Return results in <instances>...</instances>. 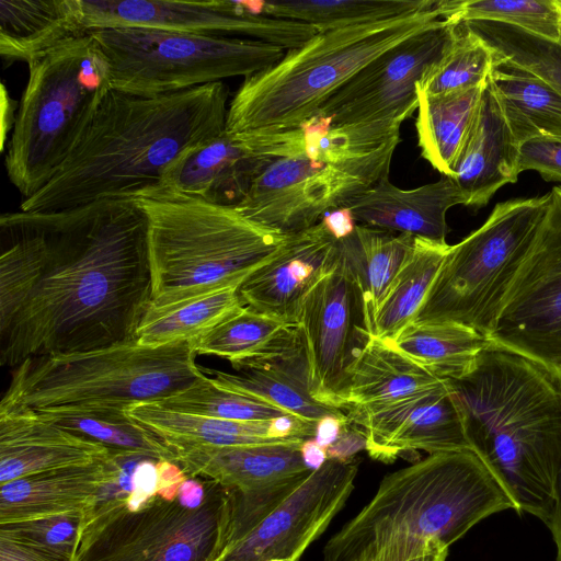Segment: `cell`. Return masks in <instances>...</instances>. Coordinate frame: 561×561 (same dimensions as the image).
Returning a JSON list of instances; mask_svg holds the SVG:
<instances>
[{"label":"cell","mask_w":561,"mask_h":561,"mask_svg":"<svg viewBox=\"0 0 561 561\" xmlns=\"http://www.w3.org/2000/svg\"><path fill=\"white\" fill-rule=\"evenodd\" d=\"M0 247L2 366L136 341L152 297L137 202L4 213Z\"/></svg>","instance_id":"cell-1"},{"label":"cell","mask_w":561,"mask_h":561,"mask_svg":"<svg viewBox=\"0 0 561 561\" xmlns=\"http://www.w3.org/2000/svg\"><path fill=\"white\" fill-rule=\"evenodd\" d=\"M228 98L222 81L159 96L111 89L59 171L20 210L56 211L158 192L184 152L225 131Z\"/></svg>","instance_id":"cell-2"},{"label":"cell","mask_w":561,"mask_h":561,"mask_svg":"<svg viewBox=\"0 0 561 561\" xmlns=\"http://www.w3.org/2000/svg\"><path fill=\"white\" fill-rule=\"evenodd\" d=\"M471 450L516 506L548 523L561 461V385L531 360L495 347L449 380Z\"/></svg>","instance_id":"cell-3"},{"label":"cell","mask_w":561,"mask_h":561,"mask_svg":"<svg viewBox=\"0 0 561 561\" xmlns=\"http://www.w3.org/2000/svg\"><path fill=\"white\" fill-rule=\"evenodd\" d=\"M516 506L472 450L428 455L386 476L327 543L324 561H409L449 548L488 516Z\"/></svg>","instance_id":"cell-4"},{"label":"cell","mask_w":561,"mask_h":561,"mask_svg":"<svg viewBox=\"0 0 561 561\" xmlns=\"http://www.w3.org/2000/svg\"><path fill=\"white\" fill-rule=\"evenodd\" d=\"M134 201L148 221L152 309L240 286L288 239L247 218L236 206L169 192Z\"/></svg>","instance_id":"cell-5"},{"label":"cell","mask_w":561,"mask_h":561,"mask_svg":"<svg viewBox=\"0 0 561 561\" xmlns=\"http://www.w3.org/2000/svg\"><path fill=\"white\" fill-rule=\"evenodd\" d=\"M439 0L393 19L319 32L270 68L244 78L229 102V134L298 128L366 65L440 19Z\"/></svg>","instance_id":"cell-6"},{"label":"cell","mask_w":561,"mask_h":561,"mask_svg":"<svg viewBox=\"0 0 561 561\" xmlns=\"http://www.w3.org/2000/svg\"><path fill=\"white\" fill-rule=\"evenodd\" d=\"M190 341L31 357L12 370L0 411H127L178 394L205 377Z\"/></svg>","instance_id":"cell-7"},{"label":"cell","mask_w":561,"mask_h":561,"mask_svg":"<svg viewBox=\"0 0 561 561\" xmlns=\"http://www.w3.org/2000/svg\"><path fill=\"white\" fill-rule=\"evenodd\" d=\"M27 65L28 80L4 159L8 178L23 199L56 175L111 90V65L88 32Z\"/></svg>","instance_id":"cell-8"},{"label":"cell","mask_w":561,"mask_h":561,"mask_svg":"<svg viewBox=\"0 0 561 561\" xmlns=\"http://www.w3.org/2000/svg\"><path fill=\"white\" fill-rule=\"evenodd\" d=\"M548 203L549 193L496 204L479 229L450 245L412 323H457L489 340Z\"/></svg>","instance_id":"cell-9"},{"label":"cell","mask_w":561,"mask_h":561,"mask_svg":"<svg viewBox=\"0 0 561 561\" xmlns=\"http://www.w3.org/2000/svg\"><path fill=\"white\" fill-rule=\"evenodd\" d=\"M111 65V89L138 96L181 92L232 77L248 78L286 49L251 38L149 27L89 31Z\"/></svg>","instance_id":"cell-10"},{"label":"cell","mask_w":561,"mask_h":561,"mask_svg":"<svg viewBox=\"0 0 561 561\" xmlns=\"http://www.w3.org/2000/svg\"><path fill=\"white\" fill-rule=\"evenodd\" d=\"M197 508L156 495L131 512L125 499L98 503L77 561H216L227 547L231 492L206 480Z\"/></svg>","instance_id":"cell-11"},{"label":"cell","mask_w":561,"mask_h":561,"mask_svg":"<svg viewBox=\"0 0 561 561\" xmlns=\"http://www.w3.org/2000/svg\"><path fill=\"white\" fill-rule=\"evenodd\" d=\"M454 27L439 19L366 65L316 113L347 142L366 154L400 134L401 124L419 105L416 83L442 54ZM314 114V115H316Z\"/></svg>","instance_id":"cell-12"},{"label":"cell","mask_w":561,"mask_h":561,"mask_svg":"<svg viewBox=\"0 0 561 561\" xmlns=\"http://www.w3.org/2000/svg\"><path fill=\"white\" fill-rule=\"evenodd\" d=\"M399 142L400 134L369 153L341 162L274 159L253 179L236 208L283 234L307 230L388 176Z\"/></svg>","instance_id":"cell-13"},{"label":"cell","mask_w":561,"mask_h":561,"mask_svg":"<svg viewBox=\"0 0 561 561\" xmlns=\"http://www.w3.org/2000/svg\"><path fill=\"white\" fill-rule=\"evenodd\" d=\"M297 327L311 397L345 409L350 373L375 334L366 295L339 243L335 264L307 296Z\"/></svg>","instance_id":"cell-14"},{"label":"cell","mask_w":561,"mask_h":561,"mask_svg":"<svg viewBox=\"0 0 561 561\" xmlns=\"http://www.w3.org/2000/svg\"><path fill=\"white\" fill-rule=\"evenodd\" d=\"M561 380V186L549 203L489 337Z\"/></svg>","instance_id":"cell-15"},{"label":"cell","mask_w":561,"mask_h":561,"mask_svg":"<svg viewBox=\"0 0 561 561\" xmlns=\"http://www.w3.org/2000/svg\"><path fill=\"white\" fill-rule=\"evenodd\" d=\"M82 28L149 27L198 34L244 35L291 49L319 31L308 24L251 13L244 1L80 0Z\"/></svg>","instance_id":"cell-16"},{"label":"cell","mask_w":561,"mask_h":561,"mask_svg":"<svg viewBox=\"0 0 561 561\" xmlns=\"http://www.w3.org/2000/svg\"><path fill=\"white\" fill-rule=\"evenodd\" d=\"M358 462L328 459L216 561H298L354 489Z\"/></svg>","instance_id":"cell-17"},{"label":"cell","mask_w":561,"mask_h":561,"mask_svg":"<svg viewBox=\"0 0 561 561\" xmlns=\"http://www.w3.org/2000/svg\"><path fill=\"white\" fill-rule=\"evenodd\" d=\"M346 415L364 433L368 455L386 463L419 450L428 455L471 450L449 380L393 404Z\"/></svg>","instance_id":"cell-18"},{"label":"cell","mask_w":561,"mask_h":561,"mask_svg":"<svg viewBox=\"0 0 561 561\" xmlns=\"http://www.w3.org/2000/svg\"><path fill=\"white\" fill-rule=\"evenodd\" d=\"M337 240L320 221L289 234L282 249L239 286L243 305L297 327L309 293L333 268Z\"/></svg>","instance_id":"cell-19"},{"label":"cell","mask_w":561,"mask_h":561,"mask_svg":"<svg viewBox=\"0 0 561 561\" xmlns=\"http://www.w3.org/2000/svg\"><path fill=\"white\" fill-rule=\"evenodd\" d=\"M518 156L519 141L489 79L453 168L451 179L463 194L465 205L482 207L500 187L515 183L519 175Z\"/></svg>","instance_id":"cell-20"},{"label":"cell","mask_w":561,"mask_h":561,"mask_svg":"<svg viewBox=\"0 0 561 561\" xmlns=\"http://www.w3.org/2000/svg\"><path fill=\"white\" fill-rule=\"evenodd\" d=\"M304 439L241 446H195L173 450L190 478H204L238 492H255L310 474Z\"/></svg>","instance_id":"cell-21"},{"label":"cell","mask_w":561,"mask_h":561,"mask_svg":"<svg viewBox=\"0 0 561 561\" xmlns=\"http://www.w3.org/2000/svg\"><path fill=\"white\" fill-rule=\"evenodd\" d=\"M272 160L256 156L225 130L184 152L170 167L158 192L237 206Z\"/></svg>","instance_id":"cell-22"},{"label":"cell","mask_w":561,"mask_h":561,"mask_svg":"<svg viewBox=\"0 0 561 561\" xmlns=\"http://www.w3.org/2000/svg\"><path fill=\"white\" fill-rule=\"evenodd\" d=\"M105 446L64 430L32 411H0V484L106 459Z\"/></svg>","instance_id":"cell-23"},{"label":"cell","mask_w":561,"mask_h":561,"mask_svg":"<svg viewBox=\"0 0 561 561\" xmlns=\"http://www.w3.org/2000/svg\"><path fill=\"white\" fill-rule=\"evenodd\" d=\"M126 413L140 426L162 440L172 451L195 446H241L310 439L317 424L294 416L270 421H229L188 414L157 403L137 404Z\"/></svg>","instance_id":"cell-24"},{"label":"cell","mask_w":561,"mask_h":561,"mask_svg":"<svg viewBox=\"0 0 561 561\" xmlns=\"http://www.w3.org/2000/svg\"><path fill=\"white\" fill-rule=\"evenodd\" d=\"M118 473L115 453L101 461L25 476L0 484V525L94 508Z\"/></svg>","instance_id":"cell-25"},{"label":"cell","mask_w":561,"mask_h":561,"mask_svg":"<svg viewBox=\"0 0 561 561\" xmlns=\"http://www.w3.org/2000/svg\"><path fill=\"white\" fill-rule=\"evenodd\" d=\"M466 199L447 175L411 190L393 185L389 175L351 201L346 208L365 226L446 242L449 231L446 214Z\"/></svg>","instance_id":"cell-26"},{"label":"cell","mask_w":561,"mask_h":561,"mask_svg":"<svg viewBox=\"0 0 561 561\" xmlns=\"http://www.w3.org/2000/svg\"><path fill=\"white\" fill-rule=\"evenodd\" d=\"M222 388L271 403L290 415L317 424L324 416L348 420L340 409L317 402L309 392L308 362L301 341L253 360L240 374L201 368ZM350 421V420H348Z\"/></svg>","instance_id":"cell-27"},{"label":"cell","mask_w":561,"mask_h":561,"mask_svg":"<svg viewBox=\"0 0 561 561\" xmlns=\"http://www.w3.org/2000/svg\"><path fill=\"white\" fill-rule=\"evenodd\" d=\"M444 381L393 342L374 336L350 373L346 413L380 409L438 387Z\"/></svg>","instance_id":"cell-28"},{"label":"cell","mask_w":561,"mask_h":561,"mask_svg":"<svg viewBox=\"0 0 561 561\" xmlns=\"http://www.w3.org/2000/svg\"><path fill=\"white\" fill-rule=\"evenodd\" d=\"M80 0H1L0 55L32 59L60 42L84 34Z\"/></svg>","instance_id":"cell-29"},{"label":"cell","mask_w":561,"mask_h":561,"mask_svg":"<svg viewBox=\"0 0 561 561\" xmlns=\"http://www.w3.org/2000/svg\"><path fill=\"white\" fill-rule=\"evenodd\" d=\"M517 140L561 136V93L542 78L495 58L490 76Z\"/></svg>","instance_id":"cell-30"},{"label":"cell","mask_w":561,"mask_h":561,"mask_svg":"<svg viewBox=\"0 0 561 561\" xmlns=\"http://www.w3.org/2000/svg\"><path fill=\"white\" fill-rule=\"evenodd\" d=\"M484 85L442 95L417 93L415 128L421 154L443 175L453 176L454 164L472 126Z\"/></svg>","instance_id":"cell-31"},{"label":"cell","mask_w":561,"mask_h":561,"mask_svg":"<svg viewBox=\"0 0 561 561\" xmlns=\"http://www.w3.org/2000/svg\"><path fill=\"white\" fill-rule=\"evenodd\" d=\"M449 249L447 242L414 237L403 266L375 314V336L393 342L414 321Z\"/></svg>","instance_id":"cell-32"},{"label":"cell","mask_w":561,"mask_h":561,"mask_svg":"<svg viewBox=\"0 0 561 561\" xmlns=\"http://www.w3.org/2000/svg\"><path fill=\"white\" fill-rule=\"evenodd\" d=\"M396 346L437 378L459 380L493 347L476 330L457 323H411L393 341Z\"/></svg>","instance_id":"cell-33"},{"label":"cell","mask_w":561,"mask_h":561,"mask_svg":"<svg viewBox=\"0 0 561 561\" xmlns=\"http://www.w3.org/2000/svg\"><path fill=\"white\" fill-rule=\"evenodd\" d=\"M438 0L249 1L252 13L305 23L319 32L366 24L434 7Z\"/></svg>","instance_id":"cell-34"},{"label":"cell","mask_w":561,"mask_h":561,"mask_svg":"<svg viewBox=\"0 0 561 561\" xmlns=\"http://www.w3.org/2000/svg\"><path fill=\"white\" fill-rule=\"evenodd\" d=\"M413 240L408 233L394 234L356 225L352 234L337 241L360 282L374 318L403 266Z\"/></svg>","instance_id":"cell-35"},{"label":"cell","mask_w":561,"mask_h":561,"mask_svg":"<svg viewBox=\"0 0 561 561\" xmlns=\"http://www.w3.org/2000/svg\"><path fill=\"white\" fill-rule=\"evenodd\" d=\"M243 307L239 286H232L165 308H149L136 340L148 346L191 341Z\"/></svg>","instance_id":"cell-36"},{"label":"cell","mask_w":561,"mask_h":561,"mask_svg":"<svg viewBox=\"0 0 561 561\" xmlns=\"http://www.w3.org/2000/svg\"><path fill=\"white\" fill-rule=\"evenodd\" d=\"M494 64L493 50L479 35L465 23L454 24L442 54L425 68L416 91L442 95L484 85Z\"/></svg>","instance_id":"cell-37"},{"label":"cell","mask_w":561,"mask_h":561,"mask_svg":"<svg viewBox=\"0 0 561 561\" xmlns=\"http://www.w3.org/2000/svg\"><path fill=\"white\" fill-rule=\"evenodd\" d=\"M34 413L110 450L139 454L157 461L175 462L173 451L152 433L136 423L126 411Z\"/></svg>","instance_id":"cell-38"},{"label":"cell","mask_w":561,"mask_h":561,"mask_svg":"<svg viewBox=\"0 0 561 561\" xmlns=\"http://www.w3.org/2000/svg\"><path fill=\"white\" fill-rule=\"evenodd\" d=\"M439 10L449 23L499 22L561 43L560 0H439Z\"/></svg>","instance_id":"cell-39"},{"label":"cell","mask_w":561,"mask_h":561,"mask_svg":"<svg viewBox=\"0 0 561 561\" xmlns=\"http://www.w3.org/2000/svg\"><path fill=\"white\" fill-rule=\"evenodd\" d=\"M291 328L244 306L190 343L196 355H215L229 360L233 367L271 347Z\"/></svg>","instance_id":"cell-40"},{"label":"cell","mask_w":561,"mask_h":561,"mask_svg":"<svg viewBox=\"0 0 561 561\" xmlns=\"http://www.w3.org/2000/svg\"><path fill=\"white\" fill-rule=\"evenodd\" d=\"M465 24L489 45L496 59L542 78L561 93V43L499 22Z\"/></svg>","instance_id":"cell-41"},{"label":"cell","mask_w":561,"mask_h":561,"mask_svg":"<svg viewBox=\"0 0 561 561\" xmlns=\"http://www.w3.org/2000/svg\"><path fill=\"white\" fill-rule=\"evenodd\" d=\"M157 404L178 412L229 421L255 422L293 416L263 400L219 387L206 374L192 387Z\"/></svg>","instance_id":"cell-42"},{"label":"cell","mask_w":561,"mask_h":561,"mask_svg":"<svg viewBox=\"0 0 561 561\" xmlns=\"http://www.w3.org/2000/svg\"><path fill=\"white\" fill-rule=\"evenodd\" d=\"M93 508L78 510L42 518L0 525L10 536L58 557L77 561L83 530Z\"/></svg>","instance_id":"cell-43"},{"label":"cell","mask_w":561,"mask_h":561,"mask_svg":"<svg viewBox=\"0 0 561 561\" xmlns=\"http://www.w3.org/2000/svg\"><path fill=\"white\" fill-rule=\"evenodd\" d=\"M537 171L546 181L561 183V136H538L519 145L518 172Z\"/></svg>","instance_id":"cell-44"},{"label":"cell","mask_w":561,"mask_h":561,"mask_svg":"<svg viewBox=\"0 0 561 561\" xmlns=\"http://www.w3.org/2000/svg\"><path fill=\"white\" fill-rule=\"evenodd\" d=\"M157 492V460L144 458L138 462L133 473L131 491L126 497L127 508L131 512L138 511L156 496Z\"/></svg>","instance_id":"cell-45"},{"label":"cell","mask_w":561,"mask_h":561,"mask_svg":"<svg viewBox=\"0 0 561 561\" xmlns=\"http://www.w3.org/2000/svg\"><path fill=\"white\" fill-rule=\"evenodd\" d=\"M0 561H72L0 534Z\"/></svg>","instance_id":"cell-46"},{"label":"cell","mask_w":561,"mask_h":561,"mask_svg":"<svg viewBox=\"0 0 561 561\" xmlns=\"http://www.w3.org/2000/svg\"><path fill=\"white\" fill-rule=\"evenodd\" d=\"M362 449H366V437L351 423L344 425L337 439L327 450L328 459L350 461Z\"/></svg>","instance_id":"cell-47"},{"label":"cell","mask_w":561,"mask_h":561,"mask_svg":"<svg viewBox=\"0 0 561 561\" xmlns=\"http://www.w3.org/2000/svg\"><path fill=\"white\" fill-rule=\"evenodd\" d=\"M157 495L167 501H174L183 482L188 478L182 467L170 460H158Z\"/></svg>","instance_id":"cell-48"},{"label":"cell","mask_w":561,"mask_h":561,"mask_svg":"<svg viewBox=\"0 0 561 561\" xmlns=\"http://www.w3.org/2000/svg\"><path fill=\"white\" fill-rule=\"evenodd\" d=\"M321 221L331 236L337 241L352 234L356 227L354 216L346 207L327 213Z\"/></svg>","instance_id":"cell-49"},{"label":"cell","mask_w":561,"mask_h":561,"mask_svg":"<svg viewBox=\"0 0 561 561\" xmlns=\"http://www.w3.org/2000/svg\"><path fill=\"white\" fill-rule=\"evenodd\" d=\"M559 381L561 385V380ZM546 526L549 528L556 543V561H561V461L553 484V506Z\"/></svg>","instance_id":"cell-50"},{"label":"cell","mask_w":561,"mask_h":561,"mask_svg":"<svg viewBox=\"0 0 561 561\" xmlns=\"http://www.w3.org/2000/svg\"><path fill=\"white\" fill-rule=\"evenodd\" d=\"M206 492V482L188 477L181 485L176 499L186 508H197L204 503Z\"/></svg>","instance_id":"cell-51"},{"label":"cell","mask_w":561,"mask_h":561,"mask_svg":"<svg viewBox=\"0 0 561 561\" xmlns=\"http://www.w3.org/2000/svg\"><path fill=\"white\" fill-rule=\"evenodd\" d=\"M348 423V420L337 416H324L317 423L314 439L327 449L337 439L342 427Z\"/></svg>","instance_id":"cell-52"},{"label":"cell","mask_w":561,"mask_h":561,"mask_svg":"<svg viewBox=\"0 0 561 561\" xmlns=\"http://www.w3.org/2000/svg\"><path fill=\"white\" fill-rule=\"evenodd\" d=\"M300 455L306 467L314 471L328 460L327 450L314 438L306 439L300 446Z\"/></svg>","instance_id":"cell-53"},{"label":"cell","mask_w":561,"mask_h":561,"mask_svg":"<svg viewBox=\"0 0 561 561\" xmlns=\"http://www.w3.org/2000/svg\"><path fill=\"white\" fill-rule=\"evenodd\" d=\"M15 103L10 98L4 85L1 87V149H4L5 136L10 128L14 127L16 114Z\"/></svg>","instance_id":"cell-54"},{"label":"cell","mask_w":561,"mask_h":561,"mask_svg":"<svg viewBox=\"0 0 561 561\" xmlns=\"http://www.w3.org/2000/svg\"><path fill=\"white\" fill-rule=\"evenodd\" d=\"M448 548H440L411 559L409 561H446Z\"/></svg>","instance_id":"cell-55"}]
</instances>
